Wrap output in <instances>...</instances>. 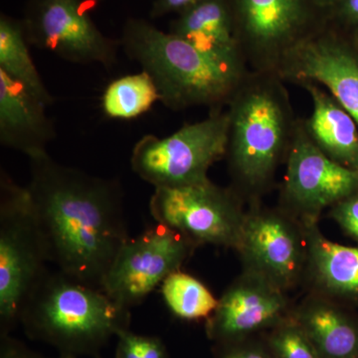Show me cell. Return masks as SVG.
Wrapping results in <instances>:
<instances>
[{"label": "cell", "instance_id": "1", "mask_svg": "<svg viewBox=\"0 0 358 358\" xmlns=\"http://www.w3.org/2000/svg\"><path fill=\"white\" fill-rule=\"evenodd\" d=\"M29 162L27 189L49 263L101 289L129 238L121 183L59 164L48 152Z\"/></svg>", "mask_w": 358, "mask_h": 358}, {"label": "cell", "instance_id": "2", "mask_svg": "<svg viewBox=\"0 0 358 358\" xmlns=\"http://www.w3.org/2000/svg\"><path fill=\"white\" fill-rule=\"evenodd\" d=\"M226 110L231 187L244 201L259 202L286 162L298 122L286 82L275 73L250 71Z\"/></svg>", "mask_w": 358, "mask_h": 358}, {"label": "cell", "instance_id": "3", "mask_svg": "<svg viewBox=\"0 0 358 358\" xmlns=\"http://www.w3.org/2000/svg\"><path fill=\"white\" fill-rule=\"evenodd\" d=\"M121 47L154 80L160 103L173 110H224L248 76V68L220 62L150 21L131 17L122 26Z\"/></svg>", "mask_w": 358, "mask_h": 358}, {"label": "cell", "instance_id": "4", "mask_svg": "<svg viewBox=\"0 0 358 358\" xmlns=\"http://www.w3.org/2000/svg\"><path fill=\"white\" fill-rule=\"evenodd\" d=\"M30 338L57 348L60 355L96 357L122 331L131 312L102 289L56 268L47 270L20 317Z\"/></svg>", "mask_w": 358, "mask_h": 358}, {"label": "cell", "instance_id": "5", "mask_svg": "<svg viewBox=\"0 0 358 358\" xmlns=\"http://www.w3.org/2000/svg\"><path fill=\"white\" fill-rule=\"evenodd\" d=\"M49 263L27 186L0 173V336L20 324L26 303Z\"/></svg>", "mask_w": 358, "mask_h": 358}, {"label": "cell", "instance_id": "6", "mask_svg": "<svg viewBox=\"0 0 358 358\" xmlns=\"http://www.w3.org/2000/svg\"><path fill=\"white\" fill-rule=\"evenodd\" d=\"M227 110H210L202 121L186 124L164 138L145 134L131 155L134 173L155 188L178 187L208 179V171L225 159Z\"/></svg>", "mask_w": 358, "mask_h": 358}, {"label": "cell", "instance_id": "7", "mask_svg": "<svg viewBox=\"0 0 358 358\" xmlns=\"http://www.w3.org/2000/svg\"><path fill=\"white\" fill-rule=\"evenodd\" d=\"M244 200L233 188L210 179L155 188L150 211L160 225L176 231L195 247L201 245L236 249L246 211Z\"/></svg>", "mask_w": 358, "mask_h": 358}, {"label": "cell", "instance_id": "8", "mask_svg": "<svg viewBox=\"0 0 358 358\" xmlns=\"http://www.w3.org/2000/svg\"><path fill=\"white\" fill-rule=\"evenodd\" d=\"M250 71L277 74L282 59L327 21L310 0H229Z\"/></svg>", "mask_w": 358, "mask_h": 358}, {"label": "cell", "instance_id": "9", "mask_svg": "<svg viewBox=\"0 0 358 358\" xmlns=\"http://www.w3.org/2000/svg\"><path fill=\"white\" fill-rule=\"evenodd\" d=\"M243 272L287 292L305 278L307 244L301 221L281 207L250 203L236 247Z\"/></svg>", "mask_w": 358, "mask_h": 358}, {"label": "cell", "instance_id": "10", "mask_svg": "<svg viewBox=\"0 0 358 358\" xmlns=\"http://www.w3.org/2000/svg\"><path fill=\"white\" fill-rule=\"evenodd\" d=\"M88 0H28L22 20L31 46L75 64H117L120 40L106 36L88 13Z\"/></svg>", "mask_w": 358, "mask_h": 358}, {"label": "cell", "instance_id": "11", "mask_svg": "<svg viewBox=\"0 0 358 358\" xmlns=\"http://www.w3.org/2000/svg\"><path fill=\"white\" fill-rule=\"evenodd\" d=\"M195 248L179 233L157 223L124 242L101 289L115 303L131 310L169 275L180 270Z\"/></svg>", "mask_w": 358, "mask_h": 358}, {"label": "cell", "instance_id": "12", "mask_svg": "<svg viewBox=\"0 0 358 358\" xmlns=\"http://www.w3.org/2000/svg\"><path fill=\"white\" fill-rule=\"evenodd\" d=\"M285 164L279 207L301 222L319 221L322 211L358 193V171L324 155L308 138L301 119Z\"/></svg>", "mask_w": 358, "mask_h": 358}, {"label": "cell", "instance_id": "13", "mask_svg": "<svg viewBox=\"0 0 358 358\" xmlns=\"http://www.w3.org/2000/svg\"><path fill=\"white\" fill-rule=\"evenodd\" d=\"M277 74L286 83L320 85L358 124V46L329 23L296 44L282 59Z\"/></svg>", "mask_w": 358, "mask_h": 358}, {"label": "cell", "instance_id": "14", "mask_svg": "<svg viewBox=\"0 0 358 358\" xmlns=\"http://www.w3.org/2000/svg\"><path fill=\"white\" fill-rule=\"evenodd\" d=\"M293 308L287 292L243 272L226 289L207 319V334L221 345L242 341L270 331L287 319Z\"/></svg>", "mask_w": 358, "mask_h": 358}, {"label": "cell", "instance_id": "15", "mask_svg": "<svg viewBox=\"0 0 358 358\" xmlns=\"http://www.w3.org/2000/svg\"><path fill=\"white\" fill-rule=\"evenodd\" d=\"M317 222H301L307 244L305 279L312 293L341 303H358V247L331 241Z\"/></svg>", "mask_w": 358, "mask_h": 358}, {"label": "cell", "instance_id": "16", "mask_svg": "<svg viewBox=\"0 0 358 358\" xmlns=\"http://www.w3.org/2000/svg\"><path fill=\"white\" fill-rule=\"evenodd\" d=\"M46 106L0 72V143L29 157L47 152L56 138Z\"/></svg>", "mask_w": 358, "mask_h": 358}, {"label": "cell", "instance_id": "17", "mask_svg": "<svg viewBox=\"0 0 358 358\" xmlns=\"http://www.w3.org/2000/svg\"><path fill=\"white\" fill-rule=\"evenodd\" d=\"M169 31L220 62L248 68L238 41L229 0H202L178 14Z\"/></svg>", "mask_w": 358, "mask_h": 358}, {"label": "cell", "instance_id": "18", "mask_svg": "<svg viewBox=\"0 0 358 358\" xmlns=\"http://www.w3.org/2000/svg\"><path fill=\"white\" fill-rule=\"evenodd\" d=\"M312 101V113L301 120L308 138L329 159L358 171V124L329 92L313 82L298 85Z\"/></svg>", "mask_w": 358, "mask_h": 358}, {"label": "cell", "instance_id": "19", "mask_svg": "<svg viewBox=\"0 0 358 358\" xmlns=\"http://www.w3.org/2000/svg\"><path fill=\"white\" fill-rule=\"evenodd\" d=\"M292 315L320 358H358V319L343 303L310 292Z\"/></svg>", "mask_w": 358, "mask_h": 358}, {"label": "cell", "instance_id": "20", "mask_svg": "<svg viewBox=\"0 0 358 358\" xmlns=\"http://www.w3.org/2000/svg\"><path fill=\"white\" fill-rule=\"evenodd\" d=\"M22 20L0 15V72L20 85L47 108L55 100L33 61Z\"/></svg>", "mask_w": 358, "mask_h": 358}, {"label": "cell", "instance_id": "21", "mask_svg": "<svg viewBox=\"0 0 358 358\" xmlns=\"http://www.w3.org/2000/svg\"><path fill=\"white\" fill-rule=\"evenodd\" d=\"M160 96L154 80L145 71L110 82L102 96L101 109L108 119L131 121L150 112Z\"/></svg>", "mask_w": 358, "mask_h": 358}, {"label": "cell", "instance_id": "22", "mask_svg": "<svg viewBox=\"0 0 358 358\" xmlns=\"http://www.w3.org/2000/svg\"><path fill=\"white\" fill-rule=\"evenodd\" d=\"M160 292L167 308L181 320L209 319L218 305L217 299L203 282L180 270L164 280Z\"/></svg>", "mask_w": 358, "mask_h": 358}, {"label": "cell", "instance_id": "23", "mask_svg": "<svg viewBox=\"0 0 358 358\" xmlns=\"http://www.w3.org/2000/svg\"><path fill=\"white\" fill-rule=\"evenodd\" d=\"M266 343L274 358H320L292 313L268 331Z\"/></svg>", "mask_w": 358, "mask_h": 358}, {"label": "cell", "instance_id": "24", "mask_svg": "<svg viewBox=\"0 0 358 358\" xmlns=\"http://www.w3.org/2000/svg\"><path fill=\"white\" fill-rule=\"evenodd\" d=\"M117 338L115 358H169L164 343L155 336H140L127 329Z\"/></svg>", "mask_w": 358, "mask_h": 358}, {"label": "cell", "instance_id": "25", "mask_svg": "<svg viewBox=\"0 0 358 358\" xmlns=\"http://www.w3.org/2000/svg\"><path fill=\"white\" fill-rule=\"evenodd\" d=\"M327 23L350 38H355L358 35V0H336Z\"/></svg>", "mask_w": 358, "mask_h": 358}, {"label": "cell", "instance_id": "26", "mask_svg": "<svg viewBox=\"0 0 358 358\" xmlns=\"http://www.w3.org/2000/svg\"><path fill=\"white\" fill-rule=\"evenodd\" d=\"M329 214L350 236L358 241V193L334 205Z\"/></svg>", "mask_w": 358, "mask_h": 358}, {"label": "cell", "instance_id": "27", "mask_svg": "<svg viewBox=\"0 0 358 358\" xmlns=\"http://www.w3.org/2000/svg\"><path fill=\"white\" fill-rule=\"evenodd\" d=\"M246 339L224 345L220 358H274L267 343Z\"/></svg>", "mask_w": 358, "mask_h": 358}, {"label": "cell", "instance_id": "28", "mask_svg": "<svg viewBox=\"0 0 358 358\" xmlns=\"http://www.w3.org/2000/svg\"><path fill=\"white\" fill-rule=\"evenodd\" d=\"M200 1L202 0H154L150 7V16L152 20H157L169 14L178 15Z\"/></svg>", "mask_w": 358, "mask_h": 358}, {"label": "cell", "instance_id": "29", "mask_svg": "<svg viewBox=\"0 0 358 358\" xmlns=\"http://www.w3.org/2000/svg\"><path fill=\"white\" fill-rule=\"evenodd\" d=\"M0 358H44L24 343L8 336H0Z\"/></svg>", "mask_w": 358, "mask_h": 358}, {"label": "cell", "instance_id": "30", "mask_svg": "<svg viewBox=\"0 0 358 358\" xmlns=\"http://www.w3.org/2000/svg\"><path fill=\"white\" fill-rule=\"evenodd\" d=\"M310 2L317 13L327 22L333 13L336 0H310Z\"/></svg>", "mask_w": 358, "mask_h": 358}, {"label": "cell", "instance_id": "31", "mask_svg": "<svg viewBox=\"0 0 358 358\" xmlns=\"http://www.w3.org/2000/svg\"><path fill=\"white\" fill-rule=\"evenodd\" d=\"M58 358H78V357L72 355H60V357Z\"/></svg>", "mask_w": 358, "mask_h": 358}, {"label": "cell", "instance_id": "32", "mask_svg": "<svg viewBox=\"0 0 358 358\" xmlns=\"http://www.w3.org/2000/svg\"><path fill=\"white\" fill-rule=\"evenodd\" d=\"M89 2H91V3L96 4L98 3V2L102 1V0H88Z\"/></svg>", "mask_w": 358, "mask_h": 358}, {"label": "cell", "instance_id": "33", "mask_svg": "<svg viewBox=\"0 0 358 358\" xmlns=\"http://www.w3.org/2000/svg\"><path fill=\"white\" fill-rule=\"evenodd\" d=\"M353 41L355 42V43H357V46H358V35H357V36L355 37V38H352Z\"/></svg>", "mask_w": 358, "mask_h": 358}]
</instances>
